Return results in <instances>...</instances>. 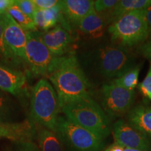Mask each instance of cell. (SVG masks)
<instances>
[{
	"label": "cell",
	"instance_id": "obj_1",
	"mask_svg": "<svg viewBox=\"0 0 151 151\" xmlns=\"http://www.w3.org/2000/svg\"><path fill=\"white\" fill-rule=\"evenodd\" d=\"M47 77L53 85L60 107L73 100L91 97V86L74 55L56 57Z\"/></svg>",
	"mask_w": 151,
	"mask_h": 151
},
{
	"label": "cell",
	"instance_id": "obj_4",
	"mask_svg": "<svg viewBox=\"0 0 151 151\" xmlns=\"http://www.w3.org/2000/svg\"><path fill=\"white\" fill-rule=\"evenodd\" d=\"M111 40L119 46L141 45L149 37L145 10L128 13L112 22L108 27Z\"/></svg>",
	"mask_w": 151,
	"mask_h": 151
},
{
	"label": "cell",
	"instance_id": "obj_22",
	"mask_svg": "<svg viewBox=\"0 0 151 151\" xmlns=\"http://www.w3.org/2000/svg\"><path fill=\"white\" fill-rule=\"evenodd\" d=\"M0 60L4 63L11 64V65L18 63L6 44L4 37L3 22L1 17H0Z\"/></svg>",
	"mask_w": 151,
	"mask_h": 151
},
{
	"label": "cell",
	"instance_id": "obj_33",
	"mask_svg": "<svg viewBox=\"0 0 151 151\" xmlns=\"http://www.w3.org/2000/svg\"><path fill=\"white\" fill-rule=\"evenodd\" d=\"M0 123H2V122H0Z\"/></svg>",
	"mask_w": 151,
	"mask_h": 151
},
{
	"label": "cell",
	"instance_id": "obj_23",
	"mask_svg": "<svg viewBox=\"0 0 151 151\" xmlns=\"http://www.w3.org/2000/svg\"><path fill=\"white\" fill-rule=\"evenodd\" d=\"M119 0H97L94 1V11L102 16H106L114 8Z\"/></svg>",
	"mask_w": 151,
	"mask_h": 151
},
{
	"label": "cell",
	"instance_id": "obj_11",
	"mask_svg": "<svg viewBox=\"0 0 151 151\" xmlns=\"http://www.w3.org/2000/svg\"><path fill=\"white\" fill-rule=\"evenodd\" d=\"M60 2L62 14L60 23L67 30L71 24L78 25L81 20L94 11V1L92 0H63Z\"/></svg>",
	"mask_w": 151,
	"mask_h": 151
},
{
	"label": "cell",
	"instance_id": "obj_21",
	"mask_svg": "<svg viewBox=\"0 0 151 151\" xmlns=\"http://www.w3.org/2000/svg\"><path fill=\"white\" fill-rule=\"evenodd\" d=\"M14 110L10 98L0 90V122L11 123L10 120Z\"/></svg>",
	"mask_w": 151,
	"mask_h": 151
},
{
	"label": "cell",
	"instance_id": "obj_30",
	"mask_svg": "<svg viewBox=\"0 0 151 151\" xmlns=\"http://www.w3.org/2000/svg\"><path fill=\"white\" fill-rule=\"evenodd\" d=\"M145 14H146L147 24H148L149 37H151V5L145 9Z\"/></svg>",
	"mask_w": 151,
	"mask_h": 151
},
{
	"label": "cell",
	"instance_id": "obj_28",
	"mask_svg": "<svg viewBox=\"0 0 151 151\" xmlns=\"http://www.w3.org/2000/svg\"><path fill=\"white\" fill-rule=\"evenodd\" d=\"M139 53L142 55L144 58L150 60L151 63V39L140 45L139 48Z\"/></svg>",
	"mask_w": 151,
	"mask_h": 151
},
{
	"label": "cell",
	"instance_id": "obj_16",
	"mask_svg": "<svg viewBox=\"0 0 151 151\" xmlns=\"http://www.w3.org/2000/svg\"><path fill=\"white\" fill-rule=\"evenodd\" d=\"M128 122L146 136L151 137V106L141 104L129 111Z\"/></svg>",
	"mask_w": 151,
	"mask_h": 151
},
{
	"label": "cell",
	"instance_id": "obj_2",
	"mask_svg": "<svg viewBox=\"0 0 151 151\" xmlns=\"http://www.w3.org/2000/svg\"><path fill=\"white\" fill-rule=\"evenodd\" d=\"M60 109L66 118L104 139L110 134V122L106 113L91 97L69 101Z\"/></svg>",
	"mask_w": 151,
	"mask_h": 151
},
{
	"label": "cell",
	"instance_id": "obj_12",
	"mask_svg": "<svg viewBox=\"0 0 151 151\" xmlns=\"http://www.w3.org/2000/svg\"><path fill=\"white\" fill-rule=\"evenodd\" d=\"M43 42L55 57L65 55L73 43L69 31L61 24L46 32H39Z\"/></svg>",
	"mask_w": 151,
	"mask_h": 151
},
{
	"label": "cell",
	"instance_id": "obj_6",
	"mask_svg": "<svg viewBox=\"0 0 151 151\" xmlns=\"http://www.w3.org/2000/svg\"><path fill=\"white\" fill-rule=\"evenodd\" d=\"M94 65L100 75L115 79L134 67L133 58L127 48L105 46L96 51Z\"/></svg>",
	"mask_w": 151,
	"mask_h": 151
},
{
	"label": "cell",
	"instance_id": "obj_17",
	"mask_svg": "<svg viewBox=\"0 0 151 151\" xmlns=\"http://www.w3.org/2000/svg\"><path fill=\"white\" fill-rule=\"evenodd\" d=\"M62 14L60 2L55 6L46 10H37L34 16L33 20L36 27L42 29L43 32L48 31L58 25V22H61Z\"/></svg>",
	"mask_w": 151,
	"mask_h": 151
},
{
	"label": "cell",
	"instance_id": "obj_31",
	"mask_svg": "<svg viewBox=\"0 0 151 151\" xmlns=\"http://www.w3.org/2000/svg\"><path fill=\"white\" fill-rule=\"evenodd\" d=\"M123 150H124V147H122L121 146H120V145L114 143L113 144L109 146L104 151H123Z\"/></svg>",
	"mask_w": 151,
	"mask_h": 151
},
{
	"label": "cell",
	"instance_id": "obj_14",
	"mask_svg": "<svg viewBox=\"0 0 151 151\" xmlns=\"http://www.w3.org/2000/svg\"><path fill=\"white\" fill-rule=\"evenodd\" d=\"M108 24L106 19L95 11L88 14L77 25L79 31L92 39L101 37Z\"/></svg>",
	"mask_w": 151,
	"mask_h": 151
},
{
	"label": "cell",
	"instance_id": "obj_27",
	"mask_svg": "<svg viewBox=\"0 0 151 151\" xmlns=\"http://www.w3.org/2000/svg\"><path fill=\"white\" fill-rule=\"evenodd\" d=\"M38 10H46L51 9L59 3L58 0H33Z\"/></svg>",
	"mask_w": 151,
	"mask_h": 151
},
{
	"label": "cell",
	"instance_id": "obj_13",
	"mask_svg": "<svg viewBox=\"0 0 151 151\" xmlns=\"http://www.w3.org/2000/svg\"><path fill=\"white\" fill-rule=\"evenodd\" d=\"M26 76L22 71L0 64V90L14 96L22 93L26 84Z\"/></svg>",
	"mask_w": 151,
	"mask_h": 151
},
{
	"label": "cell",
	"instance_id": "obj_26",
	"mask_svg": "<svg viewBox=\"0 0 151 151\" xmlns=\"http://www.w3.org/2000/svg\"><path fill=\"white\" fill-rule=\"evenodd\" d=\"M14 151H41L37 143L33 140L19 141L15 142Z\"/></svg>",
	"mask_w": 151,
	"mask_h": 151
},
{
	"label": "cell",
	"instance_id": "obj_20",
	"mask_svg": "<svg viewBox=\"0 0 151 151\" xmlns=\"http://www.w3.org/2000/svg\"><path fill=\"white\" fill-rule=\"evenodd\" d=\"M7 12L12 17L13 19L18 23L20 27L27 32L37 31L35 22L33 19L29 18L27 15L24 14L22 11L18 8L16 4V0L11 5Z\"/></svg>",
	"mask_w": 151,
	"mask_h": 151
},
{
	"label": "cell",
	"instance_id": "obj_10",
	"mask_svg": "<svg viewBox=\"0 0 151 151\" xmlns=\"http://www.w3.org/2000/svg\"><path fill=\"white\" fill-rule=\"evenodd\" d=\"M113 134L115 143L124 148L148 151L150 144L148 136L123 120L113 124Z\"/></svg>",
	"mask_w": 151,
	"mask_h": 151
},
{
	"label": "cell",
	"instance_id": "obj_9",
	"mask_svg": "<svg viewBox=\"0 0 151 151\" xmlns=\"http://www.w3.org/2000/svg\"><path fill=\"white\" fill-rule=\"evenodd\" d=\"M4 26V37L7 48L18 63L25 64V48L27 32L13 19L8 12L1 15Z\"/></svg>",
	"mask_w": 151,
	"mask_h": 151
},
{
	"label": "cell",
	"instance_id": "obj_7",
	"mask_svg": "<svg viewBox=\"0 0 151 151\" xmlns=\"http://www.w3.org/2000/svg\"><path fill=\"white\" fill-rule=\"evenodd\" d=\"M25 65L35 76H47L55 57L48 50L39 35V31L27 32Z\"/></svg>",
	"mask_w": 151,
	"mask_h": 151
},
{
	"label": "cell",
	"instance_id": "obj_24",
	"mask_svg": "<svg viewBox=\"0 0 151 151\" xmlns=\"http://www.w3.org/2000/svg\"><path fill=\"white\" fill-rule=\"evenodd\" d=\"M16 4L24 14L32 19L34 18V16L38 9L33 0H16Z\"/></svg>",
	"mask_w": 151,
	"mask_h": 151
},
{
	"label": "cell",
	"instance_id": "obj_8",
	"mask_svg": "<svg viewBox=\"0 0 151 151\" xmlns=\"http://www.w3.org/2000/svg\"><path fill=\"white\" fill-rule=\"evenodd\" d=\"M135 99V92L111 82L102 87V105L111 117H119L129 113Z\"/></svg>",
	"mask_w": 151,
	"mask_h": 151
},
{
	"label": "cell",
	"instance_id": "obj_15",
	"mask_svg": "<svg viewBox=\"0 0 151 151\" xmlns=\"http://www.w3.org/2000/svg\"><path fill=\"white\" fill-rule=\"evenodd\" d=\"M35 139L41 151H65L64 143L55 132L36 124Z\"/></svg>",
	"mask_w": 151,
	"mask_h": 151
},
{
	"label": "cell",
	"instance_id": "obj_25",
	"mask_svg": "<svg viewBox=\"0 0 151 151\" xmlns=\"http://www.w3.org/2000/svg\"><path fill=\"white\" fill-rule=\"evenodd\" d=\"M138 88L143 97L151 101V63L146 77Z\"/></svg>",
	"mask_w": 151,
	"mask_h": 151
},
{
	"label": "cell",
	"instance_id": "obj_32",
	"mask_svg": "<svg viewBox=\"0 0 151 151\" xmlns=\"http://www.w3.org/2000/svg\"><path fill=\"white\" fill-rule=\"evenodd\" d=\"M123 151H146V150H138V149H132V148H124V150Z\"/></svg>",
	"mask_w": 151,
	"mask_h": 151
},
{
	"label": "cell",
	"instance_id": "obj_5",
	"mask_svg": "<svg viewBox=\"0 0 151 151\" xmlns=\"http://www.w3.org/2000/svg\"><path fill=\"white\" fill-rule=\"evenodd\" d=\"M55 132L62 142L76 151H99L104 139L71 121L65 116H58Z\"/></svg>",
	"mask_w": 151,
	"mask_h": 151
},
{
	"label": "cell",
	"instance_id": "obj_18",
	"mask_svg": "<svg viewBox=\"0 0 151 151\" xmlns=\"http://www.w3.org/2000/svg\"><path fill=\"white\" fill-rule=\"evenodd\" d=\"M151 5V0H121L108 14L104 16L109 24L123 15L134 11L145 10Z\"/></svg>",
	"mask_w": 151,
	"mask_h": 151
},
{
	"label": "cell",
	"instance_id": "obj_3",
	"mask_svg": "<svg viewBox=\"0 0 151 151\" xmlns=\"http://www.w3.org/2000/svg\"><path fill=\"white\" fill-rule=\"evenodd\" d=\"M61 111L55 90L46 79L41 78L32 91L30 116L32 122L55 132L57 120Z\"/></svg>",
	"mask_w": 151,
	"mask_h": 151
},
{
	"label": "cell",
	"instance_id": "obj_29",
	"mask_svg": "<svg viewBox=\"0 0 151 151\" xmlns=\"http://www.w3.org/2000/svg\"><path fill=\"white\" fill-rule=\"evenodd\" d=\"M14 2V0H0V16L7 12L11 5Z\"/></svg>",
	"mask_w": 151,
	"mask_h": 151
},
{
	"label": "cell",
	"instance_id": "obj_19",
	"mask_svg": "<svg viewBox=\"0 0 151 151\" xmlns=\"http://www.w3.org/2000/svg\"><path fill=\"white\" fill-rule=\"evenodd\" d=\"M139 72H140V67L139 66L137 67L134 66L120 77L113 79L111 82L128 90L134 91V89L138 85Z\"/></svg>",
	"mask_w": 151,
	"mask_h": 151
}]
</instances>
